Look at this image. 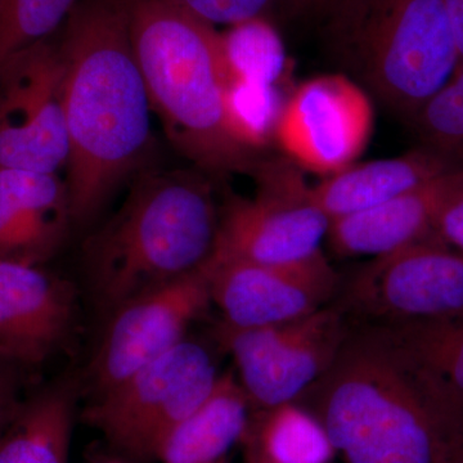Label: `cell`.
<instances>
[{
	"instance_id": "ba28073f",
	"label": "cell",
	"mask_w": 463,
	"mask_h": 463,
	"mask_svg": "<svg viewBox=\"0 0 463 463\" xmlns=\"http://www.w3.org/2000/svg\"><path fill=\"white\" fill-rule=\"evenodd\" d=\"M216 337L236 364L252 407L294 403L330 370L352 328L340 307L279 325L236 328L221 322Z\"/></svg>"
},
{
	"instance_id": "5bb4252c",
	"label": "cell",
	"mask_w": 463,
	"mask_h": 463,
	"mask_svg": "<svg viewBox=\"0 0 463 463\" xmlns=\"http://www.w3.org/2000/svg\"><path fill=\"white\" fill-rule=\"evenodd\" d=\"M75 318L71 283L44 265L0 259V359L44 364L69 340Z\"/></svg>"
},
{
	"instance_id": "4316f807",
	"label": "cell",
	"mask_w": 463,
	"mask_h": 463,
	"mask_svg": "<svg viewBox=\"0 0 463 463\" xmlns=\"http://www.w3.org/2000/svg\"><path fill=\"white\" fill-rule=\"evenodd\" d=\"M24 370L25 368L0 359V438L25 401L23 398Z\"/></svg>"
},
{
	"instance_id": "cb8c5ba5",
	"label": "cell",
	"mask_w": 463,
	"mask_h": 463,
	"mask_svg": "<svg viewBox=\"0 0 463 463\" xmlns=\"http://www.w3.org/2000/svg\"><path fill=\"white\" fill-rule=\"evenodd\" d=\"M79 0H0V70L17 53L56 35Z\"/></svg>"
},
{
	"instance_id": "f546056e",
	"label": "cell",
	"mask_w": 463,
	"mask_h": 463,
	"mask_svg": "<svg viewBox=\"0 0 463 463\" xmlns=\"http://www.w3.org/2000/svg\"><path fill=\"white\" fill-rule=\"evenodd\" d=\"M446 7L458 53L459 66H463V0H446Z\"/></svg>"
},
{
	"instance_id": "9c48e42d",
	"label": "cell",
	"mask_w": 463,
	"mask_h": 463,
	"mask_svg": "<svg viewBox=\"0 0 463 463\" xmlns=\"http://www.w3.org/2000/svg\"><path fill=\"white\" fill-rule=\"evenodd\" d=\"M58 33L20 52L0 70V169L45 174L66 169L70 143Z\"/></svg>"
},
{
	"instance_id": "30bf717a",
	"label": "cell",
	"mask_w": 463,
	"mask_h": 463,
	"mask_svg": "<svg viewBox=\"0 0 463 463\" xmlns=\"http://www.w3.org/2000/svg\"><path fill=\"white\" fill-rule=\"evenodd\" d=\"M344 312L392 326L463 313V254L428 237L373 258L345 289Z\"/></svg>"
},
{
	"instance_id": "484cf974",
	"label": "cell",
	"mask_w": 463,
	"mask_h": 463,
	"mask_svg": "<svg viewBox=\"0 0 463 463\" xmlns=\"http://www.w3.org/2000/svg\"><path fill=\"white\" fill-rule=\"evenodd\" d=\"M213 25L234 26L254 20H267L277 8L285 9V0H178Z\"/></svg>"
},
{
	"instance_id": "ac0fdd59",
	"label": "cell",
	"mask_w": 463,
	"mask_h": 463,
	"mask_svg": "<svg viewBox=\"0 0 463 463\" xmlns=\"http://www.w3.org/2000/svg\"><path fill=\"white\" fill-rule=\"evenodd\" d=\"M250 403L233 373H224L210 394L167 432L155 458L161 463H216L242 443L250 428Z\"/></svg>"
},
{
	"instance_id": "d6a6232c",
	"label": "cell",
	"mask_w": 463,
	"mask_h": 463,
	"mask_svg": "<svg viewBox=\"0 0 463 463\" xmlns=\"http://www.w3.org/2000/svg\"><path fill=\"white\" fill-rule=\"evenodd\" d=\"M216 463H228V459L224 458V459H222V461H219V462H216Z\"/></svg>"
},
{
	"instance_id": "603a6c76",
	"label": "cell",
	"mask_w": 463,
	"mask_h": 463,
	"mask_svg": "<svg viewBox=\"0 0 463 463\" xmlns=\"http://www.w3.org/2000/svg\"><path fill=\"white\" fill-rule=\"evenodd\" d=\"M223 42L232 79L279 85L286 71L285 52L267 20L231 26Z\"/></svg>"
},
{
	"instance_id": "7a4b0ae2",
	"label": "cell",
	"mask_w": 463,
	"mask_h": 463,
	"mask_svg": "<svg viewBox=\"0 0 463 463\" xmlns=\"http://www.w3.org/2000/svg\"><path fill=\"white\" fill-rule=\"evenodd\" d=\"M310 394L346 463H452L463 408L383 326L350 330Z\"/></svg>"
},
{
	"instance_id": "3957f363",
	"label": "cell",
	"mask_w": 463,
	"mask_h": 463,
	"mask_svg": "<svg viewBox=\"0 0 463 463\" xmlns=\"http://www.w3.org/2000/svg\"><path fill=\"white\" fill-rule=\"evenodd\" d=\"M219 214L212 183L197 170L151 165L137 174L123 205L84 242L85 273L99 306L112 313L205 267Z\"/></svg>"
},
{
	"instance_id": "2e32d148",
	"label": "cell",
	"mask_w": 463,
	"mask_h": 463,
	"mask_svg": "<svg viewBox=\"0 0 463 463\" xmlns=\"http://www.w3.org/2000/svg\"><path fill=\"white\" fill-rule=\"evenodd\" d=\"M463 190V167L383 205L331 221L328 240L344 257H380L432 236L444 207Z\"/></svg>"
},
{
	"instance_id": "ffe728a7",
	"label": "cell",
	"mask_w": 463,
	"mask_h": 463,
	"mask_svg": "<svg viewBox=\"0 0 463 463\" xmlns=\"http://www.w3.org/2000/svg\"><path fill=\"white\" fill-rule=\"evenodd\" d=\"M246 435L270 463H330L336 455L318 417L298 402L260 411Z\"/></svg>"
},
{
	"instance_id": "8fae6325",
	"label": "cell",
	"mask_w": 463,
	"mask_h": 463,
	"mask_svg": "<svg viewBox=\"0 0 463 463\" xmlns=\"http://www.w3.org/2000/svg\"><path fill=\"white\" fill-rule=\"evenodd\" d=\"M373 118L367 90L350 76H317L286 99L274 141L298 167L330 176L364 154Z\"/></svg>"
},
{
	"instance_id": "4dcf8cb0",
	"label": "cell",
	"mask_w": 463,
	"mask_h": 463,
	"mask_svg": "<svg viewBox=\"0 0 463 463\" xmlns=\"http://www.w3.org/2000/svg\"><path fill=\"white\" fill-rule=\"evenodd\" d=\"M242 443L245 444L246 448L245 463H270L267 458H265L263 455H261V452L259 450L255 441L252 440L251 438H249L248 435H246L245 439H243Z\"/></svg>"
},
{
	"instance_id": "52a82bcc",
	"label": "cell",
	"mask_w": 463,
	"mask_h": 463,
	"mask_svg": "<svg viewBox=\"0 0 463 463\" xmlns=\"http://www.w3.org/2000/svg\"><path fill=\"white\" fill-rule=\"evenodd\" d=\"M218 379L209 350L185 339L97 395L85 411V421L121 452L155 458L160 441L210 394Z\"/></svg>"
},
{
	"instance_id": "6da1fadb",
	"label": "cell",
	"mask_w": 463,
	"mask_h": 463,
	"mask_svg": "<svg viewBox=\"0 0 463 463\" xmlns=\"http://www.w3.org/2000/svg\"><path fill=\"white\" fill-rule=\"evenodd\" d=\"M130 8L132 0H79L58 33L74 224L90 223L121 184L151 166L152 109Z\"/></svg>"
},
{
	"instance_id": "d4e9b609",
	"label": "cell",
	"mask_w": 463,
	"mask_h": 463,
	"mask_svg": "<svg viewBox=\"0 0 463 463\" xmlns=\"http://www.w3.org/2000/svg\"><path fill=\"white\" fill-rule=\"evenodd\" d=\"M423 147L463 167V66L411 118Z\"/></svg>"
},
{
	"instance_id": "1f68e13d",
	"label": "cell",
	"mask_w": 463,
	"mask_h": 463,
	"mask_svg": "<svg viewBox=\"0 0 463 463\" xmlns=\"http://www.w3.org/2000/svg\"><path fill=\"white\" fill-rule=\"evenodd\" d=\"M452 463H463V446L461 447V449L458 450V453H457Z\"/></svg>"
},
{
	"instance_id": "8992f818",
	"label": "cell",
	"mask_w": 463,
	"mask_h": 463,
	"mask_svg": "<svg viewBox=\"0 0 463 463\" xmlns=\"http://www.w3.org/2000/svg\"><path fill=\"white\" fill-rule=\"evenodd\" d=\"M251 174L257 196H233L222 207L213 257L267 267H292L323 257L331 219L298 167L285 158L258 161Z\"/></svg>"
},
{
	"instance_id": "836d02e7",
	"label": "cell",
	"mask_w": 463,
	"mask_h": 463,
	"mask_svg": "<svg viewBox=\"0 0 463 463\" xmlns=\"http://www.w3.org/2000/svg\"><path fill=\"white\" fill-rule=\"evenodd\" d=\"M112 463V462H111Z\"/></svg>"
},
{
	"instance_id": "7402d4cb",
	"label": "cell",
	"mask_w": 463,
	"mask_h": 463,
	"mask_svg": "<svg viewBox=\"0 0 463 463\" xmlns=\"http://www.w3.org/2000/svg\"><path fill=\"white\" fill-rule=\"evenodd\" d=\"M283 100L279 85L232 79L225 97V116L233 138L255 152L274 141Z\"/></svg>"
},
{
	"instance_id": "9a60e30c",
	"label": "cell",
	"mask_w": 463,
	"mask_h": 463,
	"mask_svg": "<svg viewBox=\"0 0 463 463\" xmlns=\"http://www.w3.org/2000/svg\"><path fill=\"white\" fill-rule=\"evenodd\" d=\"M72 224L60 174L0 169V259L44 265Z\"/></svg>"
},
{
	"instance_id": "4fadbf2b",
	"label": "cell",
	"mask_w": 463,
	"mask_h": 463,
	"mask_svg": "<svg viewBox=\"0 0 463 463\" xmlns=\"http://www.w3.org/2000/svg\"><path fill=\"white\" fill-rule=\"evenodd\" d=\"M210 298L236 328L264 327L303 318L326 307L337 288L327 258L292 267H267L213 257L205 265Z\"/></svg>"
},
{
	"instance_id": "7c38bea8",
	"label": "cell",
	"mask_w": 463,
	"mask_h": 463,
	"mask_svg": "<svg viewBox=\"0 0 463 463\" xmlns=\"http://www.w3.org/2000/svg\"><path fill=\"white\" fill-rule=\"evenodd\" d=\"M212 304L205 267L130 298L112 312L91 376L97 395L156 361L187 339Z\"/></svg>"
},
{
	"instance_id": "83f0119b",
	"label": "cell",
	"mask_w": 463,
	"mask_h": 463,
	"mask_svg": "<svg viewBox=\"0 0 463 463\" xmlns=\"http://www.w3.org/2000/svg\"><path fill=\"white\" fill-rule=\"evenodd\" d=\"M432 237L463 254V190L447 203L439 215Z\"/></svg>"
},
{
	"instance_id": "e0dca14e",
	"label": "cell",
	"mask_w": 463,
	"mask_h": 463,
	"mask_svg": "<svg viewBox=\"0 0 463 463\" xmlns=\"http://www.w3.org/2000/svg\"><path fill=\"white\" fill-rule=\"evenodd\" d=\"M461 167L421 146L398 157L353 164L326 176L313 187V194L334 221L383 205L441 174Z\"/></svg>"
},
{
	"instance_id": "44dd1931",
	"label": "cell",
	"mask_w": 463,
	"mask_h": 463,
	"mask_svg": "<svg viewBox=\"0 0 463 463\" xmlns=\"http://www.w3.org/2000/svg\"><path fill=\"white\" fill-rule=\"evenodd\" d=\"M383 327L463 408V313Z\"/></svg>"
},
{
	"instance_id": "f1b7e54d",
	"label": "cell",
	"mask_w": 463,
	"mask_h": 463,
	"mask_svg": "<svg viewBox=\"0 0 463 463\" xmlns=\"http://www.w3.org/2000/svg\"><path fill=\"white\" fill-rule=\"evenodd\" d=\"M336 0H285V11L289 16H326Z\"/></svg>"
},
{
	"instance_id": "277c9868",
	"label": "cell",
	"mask_w": 463,
	"mask_h": 463,
	"mask_svg": "<svg viewBox=\"0 0 463 463\" xmlns=\"http://www.w3.org/2000/svg\"><path fill=\"white\" fill-rule=\"evenodd\" d=\"M130 35L173 147L203 172L251 174L255 152L233 138L225 116L232 75L223 33L178 0H132Z\"/></svg>"
},
{
	"instance_id": "d6986e66",
	"label": "cell",
	"mask_w": 463,
	"mask_h": 463,
	"mask_svg": "<svg viewBox=\"0 0 463 463\" xmlns=\"http://www.w3.org/2000/svg\"><path fill=\"white\" fill-rule=\"evenodd\" d=\"M74 416L71 383L25 399L0 438V463H69Z\"/></svg>"
},
{
	"instance_id": "5b68a950",
	"label": "cell",
	"mask_w": 463,
	"mask_h": 463,
	"mask_svg": "<svg viewBox=\"0 0 463 463\" xmlns=\"http://www.w3.org/2000/svg\"><path fill=\"white\" fill-rule=\"evenodd\" d=\"M325 17L332 58L408 121L458 69L446 0H336Z\"/></svg>"
}]
</instances>
